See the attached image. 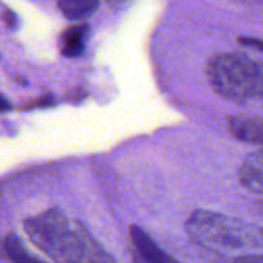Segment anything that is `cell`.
<instances>
[{
  "instance_id": "6da1fadb",
  "label": "cell",
  "mask_w": 263,
  "mask_h": 263,
  "mask_svg": "<svg viewBox=\"0 0 263 263\" xmlns=\"http://www.w3.org/2000/svg\"><path fill=\"white\" fill-rule=\"evenodd\" d=\"M28 238L54 263H87L95 240L82 224L53 208L24 221Z\"/></svg>"
},
{
  "instance_id": "7a4b0ae2",
  "label": "cell",
  "mask_w": 263,
  "mask_h": 263,
  "mask_svg": "<svg viewBox=\"0 0 263 263\" xmlns=\"http://www.w3.org/2000/svg\"><path fill=\"white\" fill-rule=\"evenodd\" d=\"M212 88L228 99H248L263 93V70L240 53L214 56L206 68Z\"/></svg>"
},
{
  "instance_id": "3957f363",
  "label": "cell",
  "mask_w": 263,
  "mask_h": 263,
  "mask_svg": "<svg viewBox=\"0 0 263 263\" xmlns=\"http://www.w3.org/2000/svg\"><path fill=\"white\" fill-rule=\"evenodd\" d=\"M186 229L195 243L208 249L240 251L255 243V235L246 223L218 212H192L186 221Z\"/></svg>"
},
{
  "instance_id": "277c9868",
  "label": "cell",
  "mask_w": 263,
  "mask_h": 263,
  "mask_svg": "<svg viewBox=\"0 0 263 263\" xmlns=\"http://www.w3.org/2000/svg\"><path fill=\"white\" fill-rule=\"evenodd\" d=\"M132 243L135 246L137 254L147 263H180L178 260L172 258L166 251H163L157 241L147 234L144 232L140 226L132 224L128 229Z\"/></svg>"
},
{
  "instance_id": "5b68a950",
  "label": "cell",
  "mask_w": 263,
  "mask_h": 263,
  "mask_svg": "<svg viewBox=\"0 0 263 263\" xmlns=\"http://www.w3.org/2000/svg\"><path fill=\"white\" fill-rule=\"evenodd\" d=\"M228 130L238 141L263 146V118L243 115L229 116Z\"/></svg>"
},
{
  "instance_id": "8992f818",
  "label": "cell",
  "mask_w": 263,
  "mask_h": 263,
  "mask_svg": "<svg viewBox=\"0 0 263 263\" xmlns=\"http://www.w3.org/2000/svg\"><path fill=\"white\" fill-rule=\"evenodd\" d=\"M238 180L249 192L263 195V149L246 157L240 166Z\"/></svg>"
},
{
  "instance_id": "52a82bcc",
  "label": "cell",
  "mask_w": 263,
  "mask_h": 263,
  "mask_svg": "<svg viewBox=\"0 0 263 263\" xmlns=\"http://www.w3.org/2000/svg\"><path fill=\"white\" fill-rule=\"evenodd\" d=\"M88 36H90L88 25L79 24V25L70 27L61 36V42H59L61 53L65 58H79V56H82L85 48H87Z\"/></svg>"
},
{
  "instance_id": "ba28073f",
  "label": "cell",
  "mask_w": 263,
  "mask_h": 263,
  "mask_svg": "<svg viewBox=\"0 0 263 263\" xmlns=\"http://www.w3.org/2000/svg\"><path fill=\"white\" fill-rule=\"evenodd\" d=\"M58 5L67 19L82 21L98 10L99 0H58Z\"/></svg>"
},
{
  "instance_id": "9c48e42d",
  "label": "cell",
  "mask_w": 263,
  "mask_h": 263,
  "mask_svg": "<svg viewBox=\"0 0 263 263\" xmlns=\"http://www.w3.org/2000/svg\"><path fill=\"white\" fill-rule=\"evenodd\" d=\"M238 44L246 47V48H252L257 51L263 53V39H255V37H238Z\"/></svg>"
},
{
  "instance_id": "30bf717a",
  "label": "cell",
  "mask_w": 263,
  "mask_h": 263,
  "mask_svg": "<svg viewBox=\"0 0 263 263\" xmlns=\"http://www.w3.org/2000/svg\"><path fill=\"white\" fill-rule=\"evenodd\" d=\"M234 263H263V255H245L237 258Z\"/></svg>"
},
{
  "instance_id": "8fae6325",
  "label": "cell",
  "mask_w": 263,
  "mask_h": 263,
  "mask_svg": "<svg viewBox=\"0 0 263 263\" xmlns=\"http://www.w3.org/2000/svg\"><path fill=\"white\" fill-rule=\"evenodd\" d=\"M107 2L113 10H124L132 2V0H107Z\"/></svg>"
},
{
  "instance_id": "7c38bea8",
  "label": "cell",
  "mask_w": 263,
  "mask_h": 263,
  "mask_svg": "<svg viewBox=\"0 0 263 263\" xmlns=\"http://www.w3.org/2000/svg\"><path fill=\"white\" fill-rule=\"evenodd\" d=\"M4 19H5V22H7V25H8L10 28H14L16 24H17V19H16L14 13H11V11H7L5 16H4Z\"/></svg>"
},
{
  "instance_id": "4fadbf2b",
  "label": "cell",
  "mask_w": 263,
  "mask_h": 263,
  "mask_svg": "<svg viewBox=\"0 0 263 263\" xmlns=\"http://www.w3.org/2000/svg\"><path fill=\"white\" fill-rule=\"evenodd\" d=\"M10 108H11V104L4 96H0V111H7Z\"/></svg>"
},
{
  "instance_id": "5bb4252c",
  "label": "cell",
  "mask_w": 263,
  "mask_h": 263,
  "mask_svg": "<svg viewBox=\"0 0 263 263\" xmlns=\"http://www.w3.org/2000/svg\"><path fill=\"white\" fill-rule=\"evenodd\" d=\"M134 263H147V261H144L137 252H134Z\"/></svg>"
},
{
  "instance_id": "9a60e30c",
  "label": "cell",
  "mask_w": 263,
  "mask_h": 263,
  "mask_svg": "<svg viewBox=\"0 0 263 263\" xmlns=\"http://www.w3.org/2000/svg\"><path fill=\"white\" fill-rule=\"evenodd\" d=\"M5 254V251H4V240H0V257H2Z\"/></svg>"
},
{
  "instance_id": "2e32d148",
  "label": "cell",
  "mask_w": 263,
  "mask_h": 263,
  "mask_svg": "<svg viewBox=\"0 0 263 263\" xmlns=\"http://www.w3.org/2000/svg\"><path fill=\"white\" fill-rule=\"evenodd\" d=\"M261 237H263V229H261Z\"/></svg>"
}]
</instances>
